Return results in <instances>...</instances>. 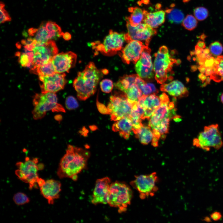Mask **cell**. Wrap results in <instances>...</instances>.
Instances as JSON below:
<instances>
[{
  "label": "cell",
  "instance_id": "cell-14",
  "mask_svg": "<svg viewBox=\"0 0 223 223\" xmlns=\"http://www.w3.org/2000/svg\"><path fill=\"white\" fill-rule=\"evenodd\" d=\"M126 22L128 32L125 34V38L128 43L132 40L144 41L146 45L147 46L151 38L157 33L155 29L144 23L132 26L128 21Z\"/></svg>",
  "mask_w": 223,
  "mask_h": 223
},
{
  "label": "cell",
  "instance_id": "cell-5",
  "mask_svg": "<svg viewBox=\"0 0 223 223\" xmlns=\"http://www.w3.org/2000/svg\"><path fill=\"white\" fill-rule=\"evenodd\" d=\"M57 102V98L55 93L36 94L33 100L34 108L32 112L33 118L37 120L41 119L45 116L46 112L50 111L65 112L63 107Z\"/></svg>",
  "mask_w": 223,
  "mask_h": 223
},
{
  "label": "cell",
  "instance_id": "cell-46",
  "mask_svg": "<svg viewBox=\"0 0 223 223\" xmlns=\"http://www.w3.org/2000/svg\"><path fill=\"white\" fill-rule=\"evenodd\" d=\"M190 0H183V2H187L189 1Z\"/></svg>",
  "mask_w": 223,
  "mask_h": 223
},
{
  "label": "cell",
  "instance_id": "cell-38",
  "mask_svg": "<svg viewBox=\"0 0 223 223\" xmlns=\"http://www.w3.org/2000/svg\"><path fill=\"white\" fill-rule=\"evenodd\" d=\"M5 5L3 2H0V23L2 24L6 22L10 21L11 18L5 8Z\"/></svg>",
  "mask_w": 223,
  "mask_h": 223
},
{
  "label": "cell",
  "instance_id": "cell-4",
  "mask_svg": "<svg viewBox=\"0 0 223 223\" xmlns=\"http://www.w3.org/2000/svg\"><path fill=\"white\" fill-rule=\"evenodd\" d=\"M132 191L129 186L124 182L116 181L111 184L107 198V203L118 208L119 213L125 212L131 203Z\"/></svg>",
  "mask_w": 223,
  "mask_h": 223
},
{
  "label": "cell",
  "instance_id": "cell-36",
  "mask_svg": "<svg viewBox=\"0 0 223 223\" xmlns=\"http://www.w3.org/2000/svg\"><path fill=\"white\" fill-rule=\"evenodd\" d=\"M13 200L15 203L18 205L25 204L29 203L30 201L28 196L22 192L15 194L13 197Z\"/></svg>",
  "mask_w": 223,
  "mask_h": 223
},
{
  "label": "cell",
  "instance_id": "cell-16",
  "mask_svg": "<svg viewBox=\"0 0 223 223\" xmlns=\"http://www.w3.org/2000/svg\"><path fill=\"white\" fill-rule=\"evenodd\" d=\"M151 50L146 46L143 49L139 59L136 63L135 69L141 78L150 79L154 76V69L151 55Z\"/></svg>",
  "mask_w": 223,
  "mask_h": 223
},
{
  "label": "cell",
  "instance_id": "cell-8",
  "mask_svg": "<svg viewBox=\"0 0 223 223\" xmlns=\"http://www.w3.org/2000/svg\"><path fill=\"white\" fill-rule=\"evenodd\" d=\"M38 162L37 158L31 159L27 157L24 162H18L16 164L18 168L15 172L16 175L20 180L29 184L30 190L36 186L40 179L38 171L43 168V164H38Z\"/></svg>",
  "mask_w": 223,
  "mask_h": 223
},
{
  "label": "cell",
  "instance_id": "cell-40",
  "mask_svg": "<svg viewBox=\"0 0 223 223\" xmlns=\"http://www.w3.org/2000/svg\"><path fill=\"white\" fill-rule=\"evenodd\" d=\"M97 106L100 112L103 114H109L107 108L103 104L100 103L97 100Z\"/></svg>",
  "mask_w": 223,
  "mask_h": 223
},
{
  "label": "cell",
  "instance_id": "cell-9",
  "mask_svg": "<svg viewBox=\"0 0 223 223\" xmlns=\"http://www.w3.org/2000/svg\"><path fill=\"white\" fill-rule=\"evenodd\" d=\"M133 104L126 94L121 91H115L110 98L107 109L112 120L117 121L125 117H130Z\"/></svg>",
  "mask_w": 223,
  "mask_h": 223
},
{
  "label": "cell",
  "instance_id": "cell-21",
  "mask_svg": "<svg viewBox=\"0 0 223 223\" xmlns=\"http://www.w3.org/2000/svg\"><path fill=\"white\" fill-rule=\"evenodd\" d=\"M155 94H154L148 95L143 94L137 102L144 110L145 120H149L161 103L160 97Z\"/></svg>",
  "mask_w": 223,
  "mask_h": 223
},
{
  "label": "cell",
  "instance_id": "cell-23",
  "mask_svg": "<svg viewBox=\"0 0 223 223\" xmlns=\"http://www.w3.org/2000/svg\"><path fill=\"white\" fill-rule=\"evenodd\" d=\"M144 81L138 74L125 75L120 77L115 83V87L125 93L133 85L138 84L139 86Z\"/></svg>",
  "mask_w": 223,
  "mask_h": 223
},
{
  "label": "cell",
  "instance_id": "cell-19",
  "mask_svg": "<svg viewBox=\"0 0 223 223\" xmlns=\"http://www.w3.org/2000/svg\"><path fill=\"white\" fill-rule=\"evenodd\" d=\"M111 180L108 177L98 179L92 196L91 202L96 205L107 203V198Z\"/></svg>",
  "mask_w": 223,
  "mask_h": 223
},
{
  "label": "cell",
  "instance_id": "cell-18",
  "mask_svg": "<svg viewBox=\"0 0 223 223\" xmlns=\"http://www.w3.org/2000/svg\"><path fill=\"white\" fill-rule=\"evenodd\" d=\"M77 55L72 51L57 54L54 56L52 62L56 72H68L76 63Z\"/></svg>",
  "mask_w": 223,
  "mask_h": 223
},
{
  "label": "cell",
  "instance_id": "cell-32",
  "mask_svg": "<svg viewBox=\"0 0 223 223\" xmlns=\"http://www.w3.org/2000/svg\"><path fill=\"white\" fill-rule=\"evenodd\" d=\"M197 20L194 15H188L184 19L181 24L186 29L192 31L197 27L198 24Z\"/></svg>",
  "mask_w": 223,
  "mask_h": 223
},
{
  "label": "cell",
  "instance_id": "cell-7",
  "mask_svg": "<svg viewBox=\"0 0 223 223\" xmlns=\"http://www.w3.org/2000/svg\"><path fill=\"white\" fill-rule=\"evenodd\" d=\"M154 55L155 78L158 83L162 84L170 77L168 75L172 72L173 64L179 61L171 57L168 48L164 46L160 47Z\"/></svg>",
  "mask_w": 223,
  "mask_h": 223
},
{
  "label": "cell",
  "instance_id": "cell-10",
  "mask_svg": "<svg viewBox=\"0 0 223 223\" xmlns=\"http://www.w3.org/2000/svg\"><path fill=\"white\" fill-rule=\"evenodd\" d=\"M28 33L30 37L41 44L56 40L62 36L63 33L58 25L50 21L42 22L38 28H30Z\"/></svg>",
  "mask_w": 223,
  "mask_h": 223
},
{
  "label": "cell",
  "instance_id": "cell-42",
  "mask_svg": "<svg viewBox=\"0 0 223 223\" xmlns=\"http://www.w3.org/2000/svg\"><path fill=\"white\" fill-rule=\"evenodd\" d=\"M62 37L63 39L66 40H69L71 38V35L68 32L63 33Z\"/></svg>",
  "mask_w": 223,
  "mask_h": 223
},
{
  "label": "cell",
  "instance_id": "cell-6",
  "mask_svg": "<svg viewBox=\"0 0 223 223\" xmlns=\"http://www.w3.org/2000/svg\"><path fill=\"white\" fill-rule=\"evenodd\" d=\"M194 146L207 151L212 147L219 150L223 146L221 134L217 124L205 126L193 141Z\"/></svg>",
  "mask_w": 223,
  "mask_h": 223
},
{
  "label": "cell",
  "instance_id": "cell-17",
  "mask_svg": "<svg viewBox=\"0 0 223 223\" xmlns=\"http://www.w3.org/2000/svg\"><path fill=\"white\" fill-rule=\"evenodd\" d=\"M146 46L140 41H131L122 49L119 55L124 63L129 64L131 62L136 64Z\"/></svg>",
  "mask_w": 223,
  "mask_h": 223
},
{
  "label": "cell",
  "instance_id": "cell-15",
  "mask_svg": "<svg viewBox=\"0 0 223 223\" xmlns=\"http://www.w3.org/2000/svg\"><path fill=\"white\" fill-rule=\"evenodd\" d=\"M64 73L56 72L48 76L39 77L42 93H55L63 89L67 82Z\"/></svg>",
  "mask_w": 223,
  "mask_h": 223
},
{
  "label": "cell",
  "instance_id": "cell-2",
  "mask_svg": "<svg viewBox=\"0 0 223 223\" xmlns=\"http://www.w3.org/2000/svg\"><path fill=\"white\" fill-rule=\"evenodd\" d=\"M90 156L89 151L68 145L66 154L60 161L58 176L60 178H69L77 181L78 175L86 168Z\"/></svg>",
  "mask_w": 223,
  "mask_h": 223
},
{
  "label": "cell",
  "instance_id": "cell-30",
  "mask_svg": "<svg viewBox=\"0 0 223 223\" xmlns=\"http://www.w3.org/2000/svg\"><path fill=\"white\" fill-rule=\"evenodd\" d=\"M165 12L169 21L172 23L179 24L182 22L184 18V15L180 10L176 8H168L166 10Z\"/></svg>",
  "mask_w": 223,
  "mask_h": 223
},
{
  "label": "cell",
  "instance_id": "cell-13",
  "mask_svg": "<svg viewBox=\"0 0 223 223\" xmlns=\"http://www.w3.org/2000/svg\"><path fill=\"white\" fill-rule=\"evenodd\" d=\"M58 50L54 41L51 40L43 44L37 43L34 47L33 52V60L32 68L46 64L52 60L58 54Z\"/></svg>",
  "mask_w": 223,
  "mask_h": 223
},
{
  "label": "cell",
  "instance_id": "cell-31",
  "mask_svg": "<svg viewBox=\"0 0 223 223\" xmlns=\"http://www.w3.org/2000/svg\"><path fill=\"white\" fill-rule=\"evenodd\" d=\"M16 55L19 57V62L22 67L31 68L33 60V52L24 49V52L22 54L17 52Z\"/></svg>",
  "mask_w": 223,
  "mask_h": 223
},
{
  "label": "cell",
  "instance_id": "cell-28",
  "mask_svg": "<svg viewBox=\"0 0 223 223\" xmlns=\"http://www.w3.org/2000/svg\"><path fill=\"white\" fill-rule=\"evenodd\" d=\"M30 71L32 73L37 75L39 77L49 76L56 73L52 61L41 66L32 68Z\"/></svg>",
  "mask_w": 223,
  "mask_h": 223
},
{
  "label": "cell",
  "instance_id": "cell-20",
  "mask_svg": "<svg viewBox=\"0 0 223 223\" xmlns=\"http://www.w3.org/2000/svg\"><path fill=\"white\" fill-rule=\"evenodd\" d=\"M61 186L60 182L51 179L45 181L44 184L40 187L41 194L47 200L49 204H53L54 200L59 198Z\"/></svg>",
  "mask_w": 223,
  "mask_h": 223
},
{
  "label": "cell",
  "instance_id": "cell-22",
  "mask_svg": "<svg viewBox=\"0 0 223 223\" xmlns=\"http://www.w3.org/2000/svg\"><path fill=\"white\" fill-rule=\"evenodd\" d=\"M160 90L167 92L172 96L179 98L187 97L189 94L187 88L181 82L178 80L162 84L160 85Z\"/></svg>",
  "mask_w": 223,
  "mask_h": 223
},
{
  "label": "cell",
  "instance_id": "cell-26",
  "mask_svg": "<svg viewBox=\"0 0 223 223\" xmlns=\"http://www.w3.org/2000/svg\"><path fill=\"white\" fill-rule=\"evenodd\" d=\"M133 131L136 138L143 145H147L152 142L154 138L152 129L148 125L146 126L143 125L140 128L133 130Z\"/></svg>",
  "mask_w": 223,
  "mask_h": 223
},
{
  "label": "cell",
  "instance_id": "cell-39",
  "mask_svg": "<svg viewBox=\"0 0 223 223\" xmlns=\"http://www.w3.org/2000/svg\"><path fill=\"white\" fill-rule=\"evenodd\" d=\"M65 106L67 108L71 110L77 108L79 106L76 99L73 96H68L65 101Z\"/></svg>",
  "mask_w": 223,
  "mask_h": 223
},
{
  "label": "cell",
  "instance_id": "cell-45",
  "mask_svg": "<svg viewBox=\"0 0 223 223\" xmlns=\"http://www.w3.org/2000/svg\"><path fill=\"white\" fill-rule=\"evenodd\" d=\"M220 99L221 102L223 104V93L221 94L220 97Z\"/></svg>",
  "mask_w": 223,
  "mask_h": 223
},
{
  "label": "cell",
  "instance_id": "cell-1",
  "mask_svg": "<svg viewBox=\"0 0 223 223\" xmlns=\"http://www.w3.org/2000/svg\"><path fill=\"white\" fill-rule=\"evenodd\" d=\"M160 97L161 103L149 119L148 125L154 134L153 141L158 142L160 138L165 139L168 133L169 122L171 119L181 120V116L176 114V109L173 101L170 102L168 96L163 93Z\"/></svg>",
  "mask_w": 223,
  "mask_h": 223
},
{
  "label": "cell",
  "instance_id": "cell-35",
  "mask_svg": "<svg viewBox=\"0 0 223 223\" xmlns=\"http://www.w3.org/2000/svg\"><path fill=\"white\" fill-rule=\"evenodd\" d=\"M208 49L212 55L214 56H219L223 52V46L221 43L216 41L210 45Z\"/></svg>",
  "mask_w": 223,
  "mask_h": 223
},
{
  "label": "cell",
  "instance_id": "cell-41",
  "mask_svg": "<svg viewBox=\"0 0 223 223\" xmlns=\"http://www.w3.org/2000/svg\"><path fill=\"white\" fill-rule=\"evenodd\" d=\"M211 218L214 221H217L221 219L222 215L220 212H215L210 215Z\"/></svg>",
  "mask_w": 223,
  "mask_h": 223
},
{
  "label": "cell",
  "instance_id": "cell-47",
  "mask_svg": "<svg viewBox=\"0 0 223 223\" xmlns=\"http://www.w3.org/2000/svg\"></svg>",
  "mask_w": 223,
  "mask_h": 223
},
{
  "label": "cell",
  "instance_id": "cell-25",
  "mask_svg": "<svg viewBox=\"0 0 223 223\" xmlns=\"http://www.w3.org/2000/svg\"><path fill=\"white\" fill-rule=\"evenodd\" d=\"M165 17V12L163 10L149 12L145 10V16L143 22L155 29L164 23Z\"/></svg>",
  "mask_w": 223,
  "mask_h": 223
},
{
  "label": "cell",
  "instance_id": "cell-3",
  "mask_svg": "<svg viewBox=\"0 0 223 223\" xmlns=\"http://www.w3.org/2000/svg\"><path fill=\"white\" fill-rule=\"evenodd\" d=\"M103 74V69L99 70L91 62L86 65L83 70L79 72L73 84L78 98L84 101L93 95Z\"/></svg>",
  "mask_w": 223,
  "mask_h": 223
},
{
  "label": "cell",
  "instance_id": "cell-11",
  "mask_svg": "<svg viewBox=\"0 0 223 223\" xmlns=\"http://www.w3.org/2000/svg\"><path fill=\"white\" fill-rule=\"evenodd\" d=\"M125 41V34L110 30L103 43L96 42L92 43V44L96 51L110 56L116 54L122 49Z\"/></svg>",
  "mask_w": 223,
  "mask_h": 223
},
{
  "label": "cell",
  "instance_id": "cell-34",
  "mask_svg": "<svg viewBox=\"0 0 223 223\" xmlns=\"http://www.w3.org/2000/svg\"><path fill=\"white\" fill-rule=\"evenodd\" d=\"M194 15L198 20L202 21L208 18L209 15V11L206 8L203 7H199L194 9Z\"/></svg>",
  "mask_w": 223,
  "mask_h": 223
},
{
  "label": "cell",
  "instance_id": "cell-37",
  "mask_svg": "<svg viewBox=\"0 0 223 223\" xmlns=\"http://www.w3.org/2000/svg\"><path fill=\"white\" fill-rule=\"evenodd\" d=\"M101 90L105 93L111 92L113 87L112 81L110 79H106L103 80L100 83Z\"/></svg>",
  "mask_w": 223,
  "mask_h": 223
},
{
  "label": "cell",
  "instance_id": "cell-24",
  "mask_svg": "<svg viewBox=\"0 0 223 223\" xmlns=\"http://www.w3.org/2000/svg\"><path fill=\"white\" fill-rule=\"evenodd\" d=\"M112 130L119 132L120 136L125 139L129 138L132 131L133 125L130 117H125L117 120L112 126Z\"/></svg>",
  "mask_w": 223,
  "mask_h": 223
},
{
  "label": "cell",
  "instance_id": "cell-33",
  "mask_svg": "<svg viewBox=\"0 0 223 223\" xmlns=\"http://www.w3.org/2000/svg\"><path fill=\"white\" fill-rule=\"evenodd\" d=\"M143 94L148 95L152 94H156L158 92L154 84L151 83H146L144 81L139 86Z\"/></svg>",
  "mask_w": 223,
  "mask_h": 223
},
{
  "label": "cell",
  "instance_id": "cell-27",
  "mask_svg": "<svg viewBox=\"0 0 223 223\" xmlns=\"http://www.w3.org/2000/svg\"><path fill=\"white\" fill-rule=\"evenodd\" d=\"M130 15L126 18L128 21L132 26H136L143 22L145 16V10H142L138 7H130L128 8Z\"/></svg>",
  "mask_w": 223,
  "mask_h": 223
},
{
  "label": "cell",
  "instance_id": "cell-43",
  "mask_svg": "<svg viewBox=\"0 0 223 223\" xmlns=\"http://www.w3.org/2000/svg\"><path fill=\"white\" fill-rule=\"evenodd\" d=\"M196 46L201 49H203L206 46L204 42L203 41H198L197 43Z\"/></svg>",
  "mask_w": 223,
  "mask_h": 223
},
{
  "label": "cell",
  "instance_id": "cell-29",
  "mask_svg": "<svg viewBox=\"0 0 223 223\" xmlns=\"http://www.w3.org/2000/svg\"><path fill=\"white\" fill-rule=\"evenodd\" d=\"M211 78L216 82L223 81V56H218L215 59L212 73Z\"/></svg>",
  "mask_w": 223,
  "mask_h": 223
},
{
  "label": "cell",
  "instance_id": "cell-44",
  "mask_svg": "<svg viewBox=\"0 0 223 223\" xmlns=\"http://www.w3.org/2000/svg\"><path fill=\"white\" fill-rule=\"evenodd\" d=\"M203 220L207 222H210L211 221L210 218L208 216L205 217L204 218Z\"/></svg>",
  "mask_w": 223,
  "mask_h": 223
},
{
  "label": "cell",
  "instance_id": "cell-12",
  "mask_svg": "<svg viewBox=\"0 0 223 223\" xmlns=\"http://www.w3.org/2000/svg\"><path fill=\"white\" fill-rule=\"evenodd\" d=\"M158 181L157 173L154 172L135 176L130 184L138 192L140 198L144 199L154 195L158 189L156 185Z\"/></svg>",
  "mask_w": 223,
  "mask_h": 223
}]
</instances>
